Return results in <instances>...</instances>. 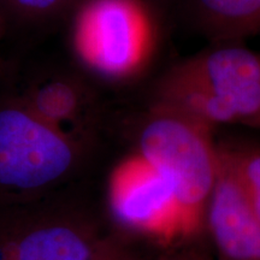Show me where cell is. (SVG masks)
I'll return each instance as SVG.
<instances>
[{"label": "cell", "instance_id": "obj_1", "mask_svg": "<svg viewBox=\"0 0 260 260\" xmlns=\"http://www.w3.org/2000/svg\"><path fill=\"white\" fill-rule=\"evenodd\" d=\"M154 105L214 129L260 126V56L240 46L217 48L169 71Z\"/></svg>", "mask_w": 260, "mask_h": 260}, {"label": "cell", "instance_id": "obj_2", "mask_svg": "<svg viewBox=\"0 0 260 260\" xmlns=\"http://www.w3.org/2000/svg\"><path fill=\"white\" fill-rule=\"evenodd\" d=\"M213 129L167 107L154 105L141 126L138 153L167 178L174 190L184 239L205 228L217 170Z\"/></svg>", "mask_w": 260, "mask_h": 260}, {"label": "cell", "instance_id": "obj_3", "mask_svg": "<svg viewBox=\"0 0 260 260\" xmlns=\"http://www.w3.org/2000/svg\"><path fill=\"white\" fill-rule=\"evenodd\" d=\"M0 260H129L86 211L53 193L0 201Z\"/></svg>", "mask_w": 260, "mask_h": 260}, {"label": "cell", "instance_id": "obj_4", "mask_svg": "<svg viewBox=\"0 0 260 260\" xmlns=\"http://www.w3.org/2000/svg\"><path fill=\"white\" fill-rule=\"evenodd\" d=\"M87 148L45 123L16 95L0 99V201L53 193L77 174Z\"/></svg>", "mask_w": 260, "mask_h": 260}, {"label": "cell", "instance_id": "obj_5", "mask_svg": "<svg viewBox=\"0 0 260 260\" xmlns=\"http://www.w3.org/2000/svg\"><path fill=\"white\" fill-rule=\"evenodd\" d=\"M71 42L81 63L106 80H128L154 45L151 15L140 0H87L75 16Z\"/></svg>", "mask_w": 260, "mask_h": 260}, {"label": "cell", "instance_id": "obj_6", "mask_svg": "<svg viewBox=\"0 0 260 260\" xmlns=\"http://www.w3.org/2000/svg\"><path fill=\"white\" fill-rule=\"evenodd\" d=\"M107 201L117 222L130 230L167 243L184 239L170 183L138 152L112 170Z\"/></svg>", "mask_w": 260, "mask_h": 260}, {"label": "cell", "instance_id": "obj_7", "mask_svg": "<svg viewBox=\"0 0 260 260\" xmlns=\"http://www.w3.org/2000/svg\"><path fill=\"white\" fill-rule=\"evenodd\" d=\"M205 226L210 232L217 260H260V220L220 146Z\"/></svg>", "mask_w": 260, "mask_h": 260}, {"label": "cell", "instance_id": "obj_8", "mask_svg": "<svg viewBox=\"0 0 260 260\" xmlns=\"http://www.w3.org/2000/svg\"><path fill=\"white\" fill-rule=\"evenodd\" d=\"M16 96L48 125L88 146L96 126L95 95L87 83L70 75L31 80Z\"/></svg>", "mask_w": 260, "mask_h": 260}, {"label": "cell", "instance_id": "obj_9", "mask_svg": "<svg viewBox=\"0 0 260 260\" xmlns=\"http://www.w3.org/2000/svg\"><path fill=\"white\" fill-rule=\"evenodd\" d=\"M207 22L226 35H260V0H197Z\"/></svg>", "mask_w": 260, "mask_h": 260}, {"label": "cell", "instance_id": "obj_10", "mask_svg": "<svg viewBox=\"0 0 260 260\" xmlns=\"http://www.w3.org/2000/svg\"><path fill=\"white\" fill-rule=\"evenodd\" d=\"M260 220V149L223 147Z\"/></svg>", "mask_w": 260, "mask_h": 260}, {"label": "cell", "instance_id": "obj_11", "mask_svg": "<svg viewBox=\"0 0 260 260\" xmlns=\"http://www.w3.org/2000/svg\"><path fill=\"white\" fill-rule=\"evenodd\" d=\"M74 0H0V16L24 22H39L61 14Z\"/></svg>", "mask_w": 260, "mask_h": 260}, {"label": "cell", "instance_id": "obj_12", "mask_svg": "<svg viewBox=\"0 0 260 260\" xmlns=\"http://www.w3.org/2000/svg\"><path fill=\"white\" fill-rule=\"evenodd\" d=\"M168 260H211L206 256L200 254V253L194 252V251H186V252H182L178 253V254L171 256Z\"/></svg>", "mask_w": 260, "mask_h": 260}, {"label": "cell", "instance_id": "obj_13", "mask_svg": "<svg viewBox=\"0 0 260 260\" xmlns=\"http://www.w3.org/2000/svg\"><path fill=\"white\" fill-rule=\"evenodd\" d=\"M3 28H4V19H3L2 16H0V35H2Z\"/></svg>", "mask_w": 260, "mask_h": 260}]
</instances>
